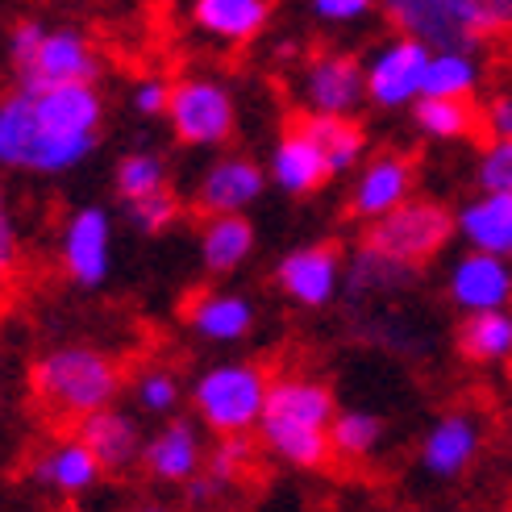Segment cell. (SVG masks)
I'll return each instance as SVG.
<instances>
[{
	"instance_id": "obj_1",
	"label": "cell",
	"mask_w": 512,
	"mask_h": 512,
	"mask_svg": "<svg viewBox=\"0 0 512 512\" xmlns=\"http://www.w3.org/2000/svg\"><path fill=\"white\" fill-rule=\"evenodd\" d=\"M100 96L92 84L55 88V92H17L0 105V163L67 171L96 146Z\"/></svg>"
},
{
	"instance_id": "obj_2",
	"label": "cell",
	"mask_w": 512,
	"mask_h": 512,
	"mask_svg": "<svg viewBox=\"0 0 512 512\" xmlns=\"http://www.w3.org/2000/svg\"><path fill=\"white\" fill-rule=\"evenodd\" d=\"M30 388L55 421H80L84 425L88 417L105 413L113 404V396L121 388V375H117V363L109 354L67 346V350H50L38 358L34 371H30Z\"/></svg>"
},
{
	"instance_id": "obj_3",
	"label": "cell",
	"mask_w": 512,
	"mask_h": 512,
	"mask_svg": "<svg viewBox=\"0 0 512 512\" xmlns=\"http://www.w3.org/2000/svg\"><path fill=\"white\" fill-rule=\"evenodd\" d=\"M392 25L433 55H471L479 42L512 30V0H396Z\"/></svg>"
},
{
	"instance_id": "obj_4",
	"label": "cell",
	"mask_w": 512,
	"mask_h": 512,
	"mask_svg": "<svg viewBox=\"0 0 512 512\" xmlns=\"http://www.w3.org/2000/svg\"><path fill=\"white\" fill-rule=\"evenodd\" d=\"M458 234V221L446 204L438 200H408L404 209H396L392 217H383L375 225H367L363 246L392 259L400 267L421 271L429 259H438L442 246Z\"/></svg>"
},
{
	"instance_id": "obj_5",
	"label": "cell",
	"mask_w": 512,
	"mask_h": 512,
	"mask_svg": "<svg viewBox=\"0 0 512 512\" xmlns=\"http://www.w3.org/2000/svg\"><path fill=\"white\" fill-rule=\"evenodd\" d=\"M267 392H271V383L259 367L234 363V367H217V371L204 375L196 383L192 400L200 408V417L209 421L217 433H225V438H242L250 425L263 421Z\"/></svg>"
},
{
	"instance_id": "obj_6",
	"label": "cell",
	"mask_w": 512,
	"mask_h": 512,
	"mask_svg": "<svg viewBox=\"0 0 512 512\" xmlns=\"http://www.w3.org/2000/svg\"><path fill=\"white\" fill-rule=\"evenodd\" d=\"M433 50L396 34L392 42H383L375 50V59L367 63V96L379 109H400L421 100L425 88V71H429Z\"/></svg>"
},
{
	"instance_id": "obj_7",
	"label": "cell",
	"mask_w": 512,
	"mask_h": 512,
	"mask_svg": "<svg viewBox=\"0 0 512 512\" xmlns=\"http://www.w3.org/2000/svg\"><path fill=\"white\" fill-rule=\"evenodd\" d=\"M171 125L184 142L213 146L234 134V100L213 80H184L171 88Z\"/></svg>"
},
{
	"instance_id": "obj_8",
	"label": "cell",
	"mask_w": 512,
	"mask_h": 512,
	"mask_svg": "<svg viewBox=\"0 0 512 512\" xmlns=\"http://www.w3.org/2000/svg\"><path fill=\"white\" fill-rule=\"evenodd\" d=\"M367 96V67L342 50H321L304 67V100L317 117H346Z\"/></svg>"
},
{
	"instance_id": "obj_9",
	"label": "cell",
	"mask_w": 512,
	"mask_h": 512,
	"mask_svg": "<svg viewBox=\"0 0 512 512\" xmlns=\"http://www.w3.org/2000/svg\"><path fill=\"white\" fill-rule=\"evenodd\" d=\"M446 292L454 300V309H463L467 317L508 313V304H512V263L467 250L463 259L450 267Z\"/></svg>"
},
{
	"instance_id": "obj_10",
	"label": "cell",
	"mask_w": 512,
	"mask_h": 512,
	"mask_svg": "<svg viewBox=\"0 0 512 512\" xmlns=\"http://www.w3.org/2000/svg\"><path fill=\"white\" fill-rule=\"evenodd\" d=\"M92 75H96V59H92V46L84 42V34L55 30V34H46L38 55L30 59V67H21V92L42 96V92H55V88L88 84Z\"/></svg>"
},
{
	"instance_id": "obj_11",
	"label": "cell",
	"mask_w": 512,
	"mask_h": 512,
	"mask_svg": "<svg viewBox=\"0 0 512 512\" xmlns=\"http://www.w3.org/2000/svg\"><path fill=\"white\" fill-rule=\"evenodd\" d=\"M483 450V421L471 408H450L429 425L421 442V467L433 479H458Z\"/></svg>"
},
{
	"instance_id": "obj_12",
	"label": "cell",
	"mask_w": 512,
	"mask_h": 512,
	"mask_svg": "<svg viewBox=\"0 0 512 512\" xmlns=\"http://www.w3.org/2000/svg\"><path fill=\"white\" fill-rule=\"evenodd\" d=\"M413 184H417V167L408 155H375L358 171V184L350 192V213L375 225L413 200Z\"/></svg>"
},
{
	"instance_id": "obj_13",
	"label": "cell",
	"mask_w": 512,
	"mask_h": 512,
	"mask_svg": "<svg viewBox=\"0 0 512 512\" xmlns=\"http://www.w3.org/2000/svg\"><path fill=\"white\" fill-rule=\"evenodd\" d=\"M279 288L296 304H304V309H321V304H329L342 288V254L329 242L292 250L288 259L279 263Z\"/></svg>"
},
{
	"instance_id": "obj_14",
	"label": "cell",
	"mask_w": 512,
	"mask_h": 512,
	"mask_svg": "<svg viewBox=\"0 0 512 512\" xmlns=\"http://www.w3.org/2000/svg\"><path fill=\"white\" fill-rule=\"evenodd\" d=\"M338 408H334V392L317 379H275L267 392V408L263 421L271 425H296V429H321L329 433ZM259 421V425H263Z\"/></svg>"
},
{
	"instance_id": "obj_15",
	"label": "cell",
	"mask_w": 512,
	"mask_h": 512,
	"mask_svg": "<svg viewBox=\"0 0 512 512\" xmlns=\"http://www.w3.org/2000/svg\"><path fill=\"white\" fill-rule=\"evenodd\" d=\"M454 221L475 254H492V259L512 263V196L479 192L454 213Z\"/></svg>"
},
{
	"instance_id": "obj_16",
	"label": "cell",
	"mask_w": 512,
	"mask_h": 512,
	"mask_svg": "<svg viewBox=\"0 0 512 512\" xmlns=\"http://www.w3.org/2000/svg\"><path fill=\"white\" fill-rule=\"evenodd\" d=\"M63 263L80 284H100L109 271V217L105 209H80L63 234Z\"/></svg>"
},
{
	"instance_id": "obj_17",
	"label": "cell",
	"mask_w": 512,
	"mask_h": 512,
	"mask_svg": "<svg viewBox=\"0 0 512 512\" xmlns=\"http://www.w3.org/2000/svg\"><path fill=\"white\" fill-rule=\"evenodd\" d=\"M271 175H275V184L284 188V192L309 196V192H317L334 171H329V163H325V155L317 150V142L292 121L288 134L279 138L275 155H271Z\"/></svg>"
},
{
	"instance_id": "obj_18",
	"label": "cell",
	"mask_w": 512,
	"mask_h": 512,
	"mask_svg": "<svg viewBox=\"0 0 512 512\" xmlns=\"http://www.w3.org/2000/svg\"><path fill=\"white\" fill-rule=\"evenodd\" d=\"M259 192H263V171L254 167L250 159L234 155V159H221L217 167H209L196 204L204 213H213V217H238V209H246Z\"/></svg>"
},
{
	"instance_id": "obj_19",
	"label": "cell",
	"mask_w": 512,
	"mask_h": 512,
	"mask_svg": "<svg viewBox=\"0 0 512 512\" xmlns=\"http://www.w3.org/2000/svg\"><path fill=\"white\" fill-rule=\"evenodd\" d=\"M80 442L96 454L100 471H121L130 458L138 454V425L117 413V408H105L80 425Z\"/></svg>"
},
{
	"instance_id": "obj_20",
	"label": "cell",
	"mask_w": 512,
	"mask_h": 512,
	"mask_svg": "<svg viewBox=\"0 0 512 512\" xmlns=\"http://www.w3.org/2000/svg\"><path fill=\"white\" fill-rule=\"evenodd\" d=\"M458 354L475 367L512 363V313L463 317V325H458Z\"/></svg>"
},
{
	"instance_id": "obj_21",
	"label": "cell",
	"mask_w": 512,
	"mask_h": 512,
	"mask_svg": "<svg viewBox=\"0 0 512 512\" xmlns=\"http://www.w3.org/2000/svg\"><path fill=\"white\" fill-rule=\"evenodd\" d=\"M296 125L317 142V150L325 155V163H329V171H334V175H338V171H350L358 159H363L367 138H363V130H358L350 117H317V113H304V117H296Z\"/></svg>"
},
{
	"instance_id": "obj_22",
	"label": "cell",
	"mask_w": 512,
	"mask_h": 512,
	"mask_svg": "<svg viewBox=\"0 0 512 512\" xmlns=\"http://www.w3.org/2000/svg\"><path fill=\"white\" fill-rule=\"evenodd\" d=\"M192 13L204 30L225 38V42H250L271 17V9L263 0H200Z\"/></svg>"
},
{
	"instance_id": "obj_23",
	"label": "cell",
	"mask_w": 512,
	"mask_h": 512,
	"mask_svg": "<svg viewBox=\"0 0 512 512\" xmlns=\"http://www.w3.org/2000/svg\"><path fill=\"white\" fill-rule=\"evenodd\" d=\"M96 475H100V463L80 438L59 442L38 463V479L50 483V488H59V492H84Z\"/></svg>"
},
{
	"instance_id": "obj_24",
	"label": "cell",
	"mask_w": 512,
	"mask_h": 512,
	"mask_svg": "<svg viewBox=\"0 0 512 512\" xmlns=\"http://www.w3.org/2000/svg\"><path fill=\"white\" fill-rule=\"evenodd\" d=\"M196 463H200V446H196L192 425H184V421L167 425L159 438L146 446V467L159 479H188V475H196Z\"/></svg>"
},
{
	"instance_id": "obj_25",
	"label": "cell",
	"mask_w": 512,
	"mask_h": 512,
	"mask_svg": "<svg viewBox=\"0 0 512 512\" xmlns=\"http://www.w3.org/2000/svg\"><path fill=\"white\" fill-rule=\"evenodd\" d=\"M254 246V229L246 217H209L204 225V238H200V250H204V267L209 271H234Z\"/></svg>"
},
{
	"instance_id": "obj_26",
	"label": "cell",
	"mask_w": 512,
	"mask_h": 512,
	"mask_svg": "<svg viewBox=\"0 0 512 512\" xmlns=\"http://www.w3.org/2000/svg\"><path fill=\"white\" fill-rule=\"evenodd\" d=\"M259 433H263V446L284 458V463H292V467H325L329 454H334L329 433H321V429H296V425L263 421Z\"/></svg>"
},
{
	"instance_id": "obj_27",
	"label": "cell",
	"mask_w": 512,
	"mask_h": 512,
	"mask_svg": "<svg viewBox=\"0 0 512 512\" xmlns=\"http://www.w3.org/2000/svg\"><path fill=\"white\" fill-rule=\"evenodd\" d=\"M479 88V63L475 55H433L429 71H425V88L421 100H471Z\"/></svg>"
},
{
	"instance_id": "obj_28",
	"label": "cell",
	"mask_w": 512,
	"mask_h": 512,
	"mask_svg": "<svg viewBox=\"0 0 512 512\" xmlns=\"http://www.w3.org/2000/svg\"><path fill=\"white\" fill-rule=\"evenodd\" d=\"M350 296H388V292H400L408 288L417 279L413 267H400L392 259H383V254L367 250V246H358L354 250V259H350Z\"/></svg>"
},
{
	"instance_id": "obj_29",
	"label": "cell",
	"mask_w": 512,
	"mask_h": 512,
	"mask_svg": "<svg viewBox=\"0 0 512 512\" xmlns=\"http://www.w3.org/2000/svg\"><path fill=\"white\" fill-rule=\"evenodd\" d=\"M188 317H192V325L200 329L204 338H217V342L242 338L250 329V321H254L250 304L242 296H200Z\"/></svg>"
},
{
	"instance_id": "obj_30",
	"label": "cell",
	"mask_w": 512,
	"mask_h": 512,
	"mask_svg": "<svg viewBox=\"0 0 512 512\" xmlns=\"http://www.w3.org/2000/svg\"><path fill=\"white\" fill-rule=\"evenodd\" d=\"M417 125L421 134L438 142H458L479 130V109L471 100H417Z\"/></svg>"
},
{
	"instance_id": "obj_31",
	"label": "cell",
	"mask_w": 512,
	"mask_h": 512,
	"mask_svg": "<svg viewBox=\"0 0 512 512\" xmlns=\"http://www.w3.org/2000/svg\"><path fill=\"white\" fill-rule=\"evenodd\" d=\"M379 438H383V421L375 413H363V408L338 413L334 425H329V446H334L342 463H363V458H371Z\"/></svg>"
},
{
	"instance_id": "obj_32",
	"label": "cell",
	"mask_w": 512,
	"mask_h": 512,
	"mask_svg": "<svg viewBox=\"0 0 512 512\" xmlns=\"http://www.w3.org/2000/svg\"><path fill=\"white\" fill-rule=\"evenodd\" d=\"M155 192H167V171L159 155H130L117 167V196L125 204H138Z\"/></svg>"
},
{
	"instance_id": "obj_33",
	"label": "cell",
	"mask_w": 512,
	"mask_h": 512,
	"mask_svg": "<svg viewBox=\"0 0 512 512\" xmlns=\"http://www.w3.org/2000/svg\"><path fill=\"white\" fill-rule=\"evenodd\" d=\"M475 184L479 192L512 196V142H488L475 159Z\"/></svg>"
},
{
	"instance_id": "obj_34",
	"label": "cell",
	"mask_w": 512,
	"mask_h": 512,
	"mask_svg": "<svg viewBox=\"0 0 512 512\" xmlns=\"http://www.w3.org/2000/svg\"><path fill=\"white\" fill-rule=\"evenodd\" d=\"M250 463H254V446L246 442V438H225L217 450H213V458H209V475L213 483H217V492H225L234 479H242L246 471H250Z\"/></svg>"
},
{
	"instance_id": "obj_35",
	"label": "cell",
	"mask_w": 512,
	"mask_h": 512,
	"mask_svg": "<svg viewBox=\"0 0 512 512\" xmlns=\"http://www.w3.org/2000/svg\"><path fill=\"white\" fill-rule=\"evenodd\" d=\"M130 213H134V225H138V229H146V234H159V229H167V225L175 221L179 200H175V192L167 188V192H155V196L130 204Z\"/></svg>"
},
{
	"instance_id": "obj_36",
	"label": "cell",
	"mask_w": 512,
	"mask_h": 512,
	"mask_svg": "<svg viewBox=\"0 0 512 512\" xmlns=\"http://www.w3.org/2000/svg\"><path fill=\"white\" fill-rule=\"evenodd\" d=\"M175 396H179V388L167 371H150L138 383V400H142V408H150V413H171Z\"/></svg>"
},
{
	"instance_id": "obj_37",
	"label": "cell",
	"mask_w": 512,
	"mask_h": 512,
	"mask_svg": "<svg viewBox=\"0 0 512 512\" xmlns=\"http://www.w3.org/2000/svg\"><path fill=\"white\" fill-rule=\"evenodd\" d=\"M479 125L492 134V142H512V92L492 96L488 105L479 109Z\"/></svg>"
},
{
	"instance_id": "obj_38",
	"label": "cell",
	"mask_w": 512,
	"mask_h": 512,
	"mask_svg": "<svg viewBox=\"0 0 512 512\" xmlns=\"http://www.w3.org/2000/svg\"><path fill=\"white\" fill-rule=\"evenodd\" d=\"M46 42V30L38 21H21L17 30H13V38H9V46H13V63L17 67H30V59L38 55V46Z\"/></svg>"
},
{
	"instance_id": "obj_39",
	"label": "cell",
	"mask_w": 512,
	"mask_h": 512,
	"mask_svg": "<svg viewBox=\"0 0 512 512\" xmlns=\"http://www.w3.org/2000/svg\"><path fill=\"white\" fill-rule=\"evenodd\" d=\"M313 13L321 21H358V17L371 13V5H367V0H317Z\"/></svg>"
},
{
	"instance_id": "obj_40",
	"label": "cell",
	"mask_w": 512,
	"mask_h": 512,
	"mask_svg": "<svg viewBox=\"0 0 512 512\" xmlns=\"http://www.w3.org/2000/svg\"><path fill=\"white\" fill-rule=\"evenodd\" d=\"M134 105H138V113H146V117L167 113V109H171V88L159 84V80H146V84L134 92Z\"/></svg>"
},
{
	"instance_id": "obj_41",
	"label": "cell",
	"mask_w": 512,
	"mask_h": 512,
	"mask_svg": "<svg viewBox=\"0 0 512 512\" xmlns=\"http://www.w3.org/2000/svg\"><path fill=\"white\" fill-rule=\"evenodd\" d=\"M13 263H17V234H13V221L5 209V196H0V279H9Z\"/></svg>"
},
{
	"instance_id": "obj_42",
	"label": "cell",
	"mask_w": 512,
	"mask_h": 512,
	"mask_svg": "<svg viewBox=\"0 0 512 512\" xmlns=\"http://www.w3.org/2000/svg\"><path fill=\"white\" fill-rule=\"evenodd\" d=\"M142 512H167V508H142Z\"/></svg>"
}]
</instances>
